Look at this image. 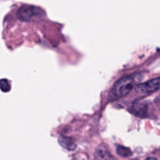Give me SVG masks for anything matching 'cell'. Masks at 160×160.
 <instances>
[{
    "label": "cell",
    "mask_w": 160,
    "mask_h": 160,
    "mask_svg": "<svg viewBox=\"0 0 160 160\" xmlns=\"http://www.w3.org/2000/svg\"><path fill=\"white\" fill-rule=\"evenodd\" d=\"M142 79V75L141 73H134L123 77L114 84L111 95L113 98H120L125 96L129 94L135 86L137 87L138 85V84Z\"/></svg>",
    "instance_id": "obj_1"
},
{
    "label": "cell",
    "mask_w": 160,
    "mask_h": 160,
    "mask_svg": "<svg viewBox=\"0 0 160 160\" xmlns=\"http://www.w3.org/2000/svg\"><path fill=\"white\" fill-rule=\"evenodd\" d=\"M45 12L41 8L34 6H23L19 9L17 17L22 21H31L33 18L42 17Z\"/></svg>",
    "instance_id": "obj_2"
},
{
    "label": "cell",
    "mask_w": 160,
    "mask_h": 160,
    "mask_svg": "<svg viewBox=\"0 0 160 160\" xmlns=\"http://www.w3.org/2000/svg\"><path fill=\"white\" fill-rule=\"evenodd\" d=\"M160 89V77L154 78L146 82L141 83L136 87V92L139 93H148Z\"/></svg>",
    "instance_id": "obj_3"
},
{
    "label": "cell",
    "mask_w": 160,
    "mask_h": 160,
    "mask_svg": "<svg viewBox=\"0 0 160 160\" xmlns=\"http://www.w3.org/2000/svg\"><path fill=\"white\" fill-rule=\"evenodd\" d=\"M114 158L104 145H99L95 152V160H113Z\"/></svg>",
    "instance_id": "obj_4"
},
{
    "label": "cell",
    "mask_w": 160,
    "mask_h": 160,
    "mask_svg": "<svg viewBox=\"0 0 160 160\" xmlns=\"http://www.w3.org/2000/svg\"><path fill=\"white\" fill-rule=\"evenodd\" d=\"M58 142L60 146L65 149L68 150V151H73L76 149L77 145L74 143L73 139L71 138L68 137H64V136H60L58 139Z\"/></svg>",
    "instance_id": "obj_5"
},
{
    "label": "cell",
    "mask_w": 160,
    "mask_h": 160,
    "mask_svg": "<svg viewBox=\"0 0 160 160\" xmlns=\"http://www.w3.org/2000/svg\"><path fill=\"white\" fill-rule=\"evenodd\" d=\"M132 112L138 117H145L147 116V106L144 104L136 103L132 106Z\"/></svg>",
    "instance_id": "obj_6"
},
{
    "label": "cell",
    "mask_w": 160,
    "mask_h": 160,
    "mask_svg": "<svg viewBox=\"0 0 160 160\" xmlns=\"http://www.w3.org/2000/svg\"><path fill=\"white\" fill-rule=\"evenodd\" d=\"M117 152L119 156L122 157H129L132 155V152L131 151L129 148L123 146V145H117Z\"/></svg>",
    "instance_id": "obj_7"
},
{
    "label": "cell",
    "mask_w": 160,
    "mask_h": 160,
    "mask_svg": "<svg viewBox=\"0 0 160 160\" xmlns=\"http://www.w3.org/2000/svg\"><path fill=\"white\" fill-rule=\"evenodd\" d=\"M1 90L3 92H8L10 90V84H9L7 80H1Z\"/></svg>",
    "instance_id": "obj_8"
},
{
    "label": "cell",
    "mask_w": 160,
    "mask_h": 160,
    "mask_svg": "<svg viewBox=\"0 0 160 160\" xmlns=\"http://www.w3.org/2000/svg\"><path fill=\"white\" fill-rule=\"evenodd\" d=\"M145 160H158V159L155 157H148V158H147Z\"/></svg>",
    "instance_id": "obj_9"
}]
</instances>
